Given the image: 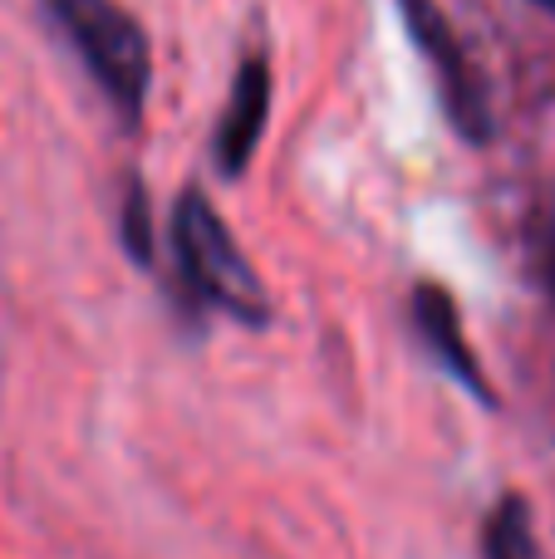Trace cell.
Wrapping results in <instances>:
<instances>
[{"label":"cell","instance_id":"obj_1","mask_svg":"<svg viewBox=\"0 0 555 559\" xmlns=\"http://www.w3.org/2000/svg\"><path fill=\"white\" fill-rule=\"evenodd\" d=\"M173 255L187 299L197 309H222L236 324L251 329L271 324V289L256 275V265L246 261V251L226 231L222 212L212 206V197L202 187H182L173 202Z\"/></svg>","mask_w":555,"mask_h":559},{"label":"cell","instance_id":"obj_2","mask_svg":"<svg viewBox=\"0 0 555 559\" xmlns=\"http://www.w3.org/2000/svg\"><path fill=\"white\" fill-rule=\"evenodd\" d=\"M49 20L64 29L74 55L84 59L88 79L123 128H138L153 94V45L143 25L128 15L118 0H45Z\"/></svg>","mask_w":555,"mask_h":559},{"label":"cell","instance_id":"obj_3","mask_svg":"<svg viewBox=\"0 0 555 559\" xmlns=\"http://www.w3.org/2000/svg\"><path fill=\"white\" fill-rule=\"evenodd\" d=\"M399 10H403L413 49L423 55V64H428V74H433V88H438V104H442V114H448L452 133L472 147L492 143V138H497L492 88H487V79H482L472 49L462 45L458 25L448 20V10H442L438 0H399Z\"/></svg>","mask_w":555,"mask_h":559},{"label":"cell","instance_id":"obj_4","mask_svg":"<svg viewBox=\"0 0 555 559\" xmlns=\"http://www.w3.org/2000/svg\"><path fill=\"white\" fill-rule=\"evenodd\" d=\"M413 329H418V338L428 344V354L438 358L442 373L458 378V388H468L477 403L497 407V388H492L477 348L468 344V329H462L458 299H452L448 285H438V280H418V285H413Z\"/></svg>","mask_w":555,"mask_h":559},{"label":"cell","instance_id":"obj_5","mask_svg":"<svg viewBox=\"0 0 555 559\" xmlns=\"http://www.w3.org/2000/svg\"><path fill=\"white\" fill-rule=\"evenodd\" d=\"M265 118H271V59L261 49L241 55L236 64V79H232V98H226V114L216 123V167L222 177H241L251 167L256 147H261V133H265Z\"/></svg>","mask_w":555,"mask_h":559},{"label":"cell","instance_id":"obj_6","mask_svg":"<svg viewBox=\"0 0 555 559\" xmlns=\"http://www.w3.org/2000/svg\"><path fill=\"white\" fill-rule=\"evenodd\" d=\"M482 559H541L527 496L507 491L482 521Z\"/></svg>","mask_w":555,"mask_h":559},{"label":"cell","instance_id":"obj_7","mask_svg":"<svg viewBox=\"0 0 555 559\" xmlns=\"http://www.w3.org/2000/svg\"><path fill=\"white\" fill-rule=\"evenodd\" d=\"M118 246L128 251V261L138 271H153L157 265V212H153V197H147L143 177H128L123 187V202H118Z\"/></svg>","mask_w":555,"mask_h":559},{"label":"cell","instance_id":"obj_8","mask_svg":"<svg viewBox=\"0 0 555 559\" xmlns=\"http://www.w3.org/2000/svg\"><path fill=\"white\" fill-rule=\"evenodd\" d=\"M546 285H551V305H555V231H551V251H546Z\"/></svg>","mask_w":555,"mask_h":559},{"label":"cell","instance_id":"obj_9","mask_svg":"<svg viewBox=\"0 0 555 559\" xmlns=\"http://www.w3.org/2000/svg\"><path fill=\"white\" fill-rule=\"evenodd\" d=\"M531 5H541V10H546V15H555V0H531Z\"/></svg>","mask_w":555,"mask_h":559}]
</instances>
